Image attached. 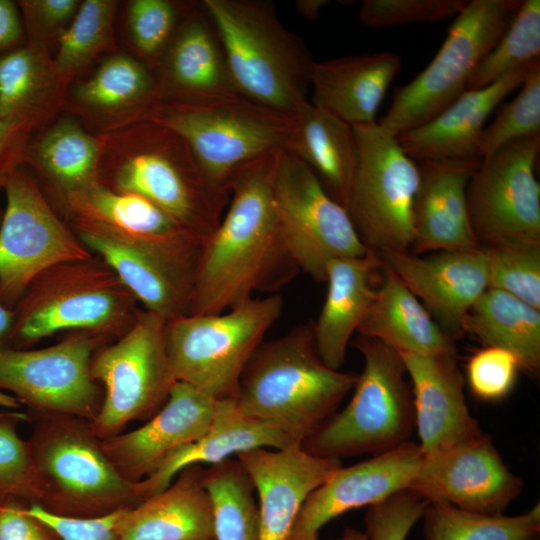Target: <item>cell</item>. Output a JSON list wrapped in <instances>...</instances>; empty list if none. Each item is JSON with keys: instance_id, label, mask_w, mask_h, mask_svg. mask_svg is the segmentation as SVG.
<instances>
[{"instance_id": "1", "label": "cell", "mask_w": 540, "mask_h": 540, "mask_svg": "<svg viewBox=\"0 0 540 540\" xmlns=\"http://www.w3.org/2000/svg\"><path fill=\"white\" fill-rule=\"evenodd\" d=\"M281 152L259 156L230 177V200L202 244L186 315L227 311L256 291L277 290L299 270L283 244L273 196Z\"/></svg>"}, {"instance_id": "2", "label": "cell", "mask_w": 540, "mask_h": 540, "mask_svg": "<svg viewBox=\"0 0 540 540\" xmlns=\"http://www.w3.org/2000/svg\"><path fill=\"white\" fill-rule=\"evenodd\" d=\"M98 182L150 200L203 240L217 228L230 200L187 142L151 120L103 136Z\"/></svg>"}, {"instance_id": "3", "label": "cell", "mask_w": 540, "mask_h": 540, "mask_svg": "<svg viewBox=\"0 0 540 540\" xmlns=\"http://www.w3.org/2000/svg\"><path fill=\"white\" fill-rule=\"evenodd\" d=\"M355 372L329 367L320 357L312 322L257 348L238 388L237 404L247 415L268 422L302 444L337 412L354 389Z\"/></svg>"}, {"instance_id": "4", "label": "cell", "mask_w": 540, "mask_h": 540, "mask_svg": "<svg viewBox=\"0 0 540 540\" xmlns=\"http://www.w3.org/2000/svg\"><path fill=\"white\" fill-rule=\"evenodd\" d=\"M13 310L10 346L25 349L63 331L110 344L131 329L141 309L115 272L92 254L44 270Z\"/></svg>"}, {"instance_id": "5", "label": "cell", "mask_w": 540, "mask_h": 540, "mask_svg": "<svg viewBox=\"0 0 540 540\" xmlns=\"http://www.w3.org/2000/svg\"><path fill=\"white\" fill-rule=\"evenodd\" d=\"M238 92L294 115L305 101L314 60L267 0H203Z\"/></svg>"}, {"instance_id": "6", "label": "cell", "mask_w": 540, "mask_h": 540, "mask_svg": "<svg viewBox=\"0 0 540 540\" xmlns=\"http://www.w3.org/2000/svg\"><path fill=\"white\" fill-rule=\"evenodd\" d=\"M30 421L37 504L43 509L63 516L98 517L142 501L138 482L117 470L89 421L64 415L34 416Z\"/></svg>"}, {"instance_id": "7", "label": "cell", "mask_w": 540, "mask_h": 540, "mask_svg": "<svg viewBox=\"0 0 540 540\" xmlns=\"http://www.w3.org/2000/svg\"><path fill=\"white\" fill-rule=\"evenodd\" d=\"M353 346L362 354L363 370L348 404L301 444L312 455L376 456L410 442L415 431L412 390L399 352L360 334Z\"/></svg>"}, {"instance_id": "8", "label": "cell", "mask_w": 540, "mask_h": 540, "mask_svg": "<svg viewBox=\"0 0 540 540\" xmlns=\"http://www.w3.org/2000/svg\"><path fill=\"white\" fill-rule=\"evenodd\" d=\"M282 308V296L273 293L221 313L184 315L167 322V353L176 381L215 400L236 399L247 363Z\"/></svg>"}, {"instance_id": "9", "label": "cell", "mask_w": 540, "mask_h": 540, "mask_svg": "<svg viewBox=\"0 0 540 540\" xmlns=\"http://www.w3.org/2000/svg\"><path fill=\"white\" fill-rule=\"evenodd\" d=\"M148 120L178 133L208 178L227 190L236 169L264 154L285 151L295 128L294 115L241 94L188 104L159 102Z\"/></svg>"}, {"instance_id": "10", "label": "cell", "mask_w": 540, "mask_h": 540, "mask_svg": "<svg viewBox=\"0 0 540 540\" xmlns=\"http://www.w3.org/2000/svg\"><path fill=\"white\" fill-rule=\"evenodd\" d=\"M522 0H471L455 16L432 61L398 87L379 126L394 137L419 127L464 91L472 73L495 46Z\"/></svg>"}, {"instance_id": "11", "label": "cell", "mask_w": 540, "mask_h": 540, "mask_svg": "<svg viewBox=\"0 0 540 540\" xmlns=\"http://www.w3.org/2000/svg\"><path fill=\"white\" fill-rule=\"evenodd\" d=\"M352 128L357 158L344 208L368 250L409 251L418 165L377 122Z\"/></svg>"}, {"instance_id": "12", "label": "cell", "mask_w": 540, "mask_h": 540, "mask_svg": "<svg viewBox=\"0 0 540 540\" xmlns=\"http://www.w3.org/2000/svg\"><path fill=\"white\" fill-rule=\"evenodd\" d=\"M167 321L141 309L131 329L100 347L91 359V376L103 389L93 433L106 439L131 421H147L166 403L176 379L166 345Z\"/></svg>"}, {"instance_id": "13", "label": "cell", "mask_w": 540, "mask_h": 540, "mask_svg": "<svg viewBox=\"0 0 540 540\" xmlns=\"http://www.w3.org/2000/svg\"><path fill=\"white\" fill-rule=\"evenodd\" d=\"M0 222V305L14 309L29 284L59 263L91 253L55 212L38 181L22 165L4 187Z\"/></svg>"}, {"instance_id": "14", "label": "cell", "mask_w": 540, "mask_h": 540, "mask_svg": "<svg viewBox=\"0 0 540 540\" xmlns=\"http://www.w3.org/2000/svg\"><path fill=\"white\" fill-rule=\"evenodd\" d=\"M273 196L283 244L299 270L324 282L334 259L368 253L345 208L311 169L288 151L279 156Z\"/></svg>"}, {"instance_id": "15", "label": "cell", "mask_w": 540, "mask_h": 540, "mask_svg": "<svg viewBox=\"0 0 540 540\" xmlns=\"http://www.w3.org/2000/svg\"><path fill=\"white\" fill-rule=\"evenodd\" d=\"M107 344L97 336L71 332L41 349H0V392L9 391L26 405L29 418L64 415L91 422L104 395L91 376V359Z\"/></svg>"}, {"instance_id": "16", "label": "cell", "mask_w": 540, "mask_h": 540, "mask_svg": "<svg viewBox=\"0 0 540 540\" xmlns=\"http://www.w3.org/2000/svg\"><path fill=\"white\" fill-rule=\"evenodd\" d=\"M540 134L506 143L481 159L466 189L470 224L480 247L540 241V186L535 168Z\"/></svg>"}, {"instance_id": "17", "label": "cell", "mask_w": 540, "mask_h": 540, "mask_svg": "<svg viewBox=\"0 0 540 540\" xmlns=\"http://www.w3.org/2000/svg\"><path fill=\"white\" fill-rule=\"evenodd\" d=\"M64 221L71 229L105 235L195 275L204 240L142 196L95 182L67 199Z\"/></svg>"}, {"instance_id": "18", "label": "cell", "mask_w": 540, "mask_h": 540, "mask_svg": "<svg viewBox=\"0 0 540 540\" xmlns=\"http://www.w3.org/2000/svg\"><path fill=\"white\" fill-rule=\"evenodd\" d=\"M409 490L427 502L500 515L523 489L488 435L458 448L423 457Z\"/></svg>"}, {"instance_id": "19", "label": "cell", "mask_w": 540, "mask_h": 540, "mask_svg": "<svg viewBox=\"0 0 540 540\" xmlns=\"http://www.w3.org/2000/svg\"><path fill=\"white\" fill-rule=\"evenodd\" d=\"M423 457L419 444L410 441L357 464L341 466L305 500L287 540H321L320 530L332 519L408 489Z\"/></svg>"}, {"instance_id": "20", "label": "cell", "mask_w": 540, "mask_h": 540, "mask_svg": "<svg viewBox=\"0 0 540 540\" xmlns=\"http://www.w3.org/2000/svg\"><path fill=\"white\" fill-rule=\"evenodd\" d=\"M412 382L415 430L424 457L440 454L485 435L471 415L456 349L436 354L400 353Z\"/></svg>"}, {"instance_id": "21", "label": "cell", "mask_w": 540, "mask_h": 540, "mask_svg": "<svg viewBox=\"0 0 540 540\" xmlns=\"http://www.w3.org/2000/svg\"><path fill=\"white\" fill-rule=\"evenodd\" d=\"M158 103L153 71L117 51L69 85L63 112L92 134L104 136L148 120Z\"/></svg>"}, {"instance_id": "22", "label": "cell", "mask_w": 540, "mask_h": 540, "mask_svg": "<svg viewBox=\"0 0 540 540\" xmlns=\"http://www.w3.org/2000/svg\"><path fill=\"white\" fill-rule=\"evenodd\" d=\"M379 256L453 339L461 332L468 310L489 288L487 258L482 247L427 256L410 251L384 252Z\"/></svg>"}, {"instance_id": "23", "label": "cell", "mask_w": 540, "mask_h": 540, "mask_svg": "<svg viewBox=\"0 0 540 540\" xmlns=\"http://www.w3.org/2000/svg\"><path fill=\"white\" fill-rule=\"evenodd\" d=\"M153 73L159 102L188 104L240 94L202 1L184 15Z\"/></svg>"}, {"instance_id": "24", "label": "cell", "mask_w": 540, "mask_h": 540, "mask_svg": "<svg viewBox=\"0 0 540 540\" xmlns=\"http://www.w3.org/2000/svg\"><path fill=\"white\" fill-rule=\"evenodd\" d=\"M236 457L258 496L259 540H287L305 500L342 466L301 445L257 448Z\"/></svg>"}, {"instance_id": "25", "label": "cell", "mask_w": 540, "mask_h": 540, "mask_svg": "<svg viewBox=\"0 0 540 540\" xmlns=\"http://www.w3.org/2000/svg\"><path fill=\"white\" fill-rule=\"evenodd\" d=\"M217 400L176 381L163 407L145 424L101 440L117 470L129 481L151 475L173 451L197 440L209 428Z\"/></svg>"}, {"instance_id": "26", "label": "cell", "mask_w": 540, "mask_h": 540, "mask_svg": "<svg viewBox=\"0 0 540 540\" xmlns=\"http://www.w3.org/2000/svg\"><path fill=\"white\" fill-rule=\"evenodd\" d=\"M480 163L481 159L419 162L411 253L480 247L470 224L466 199L468 182Z\"/></svg>"}, {"instance_id": "27", "label": "cell", "mask_w": 540, "mask_h": 540, "mask_svg": "<svg viewBox=\"0 0 540 540\" xmlns=\"http://www.w3.org/2000/svg\"><path fill=\"white\" fill-rule=\"evenodd\" d=\"M102 149L103 136L92 134L66 112L33 133L24 165L63 220L67 199L98 182Z\"/></svg>"}, {"instance_id": "28", "label": "cell", "mask_w": 540, "mask_h": 540, "mask_svg": "<svg viewBox=\"0 0 540 540\" xmlns=\"http://www.w3.org/2000/svg\"><path fill=\"white\" fill-rule=\"evenodd\" d=\"M529 64L483 88L464 91L433 119L398 135L400 147L418 162L480 159V139L488 117L509 93L520 87Z\"/></svg>"}, {"instance_id": "29", "label": "cell", "mask_w": 540, "mask_h": 540, "mask_svg": "<svg viewBox=\"0 0 540 540\" xmlns=\"http://www.w3.org/2000/svg\"><path fill=\"white\" fill-rule=\"evenodd\" d=\"M292 445L300 444L278 427L245 414L236 399L217 400L207 431L170 453L151 475L139 481V493L142 501L160 493L188 466H210L253 449Z\"/></svg>"}, {"instance_id": "30", "label": "cell", "mask_w": 540, "mask_h": 540, "mask_svg": "<svg viewBox=\"0 0 540 540\" xmlns=\"http://www.w3.org/2000/svg\"><path fill=\"white\" fill-rule=\"evenodd\" d=\"M400 69L401 58L393 52L314 61L310 102L352 127L375 124L379 107Z\"/></svg>"}, {"instance_id": "31", "label": "cell", "mask_w": 540, "mask_h": 540, "mask_svg": "<svg viewBox=\"0 0 540 540\" xmlns=\"http://www.w3.org/2000/svg\"><path fill=\"white\" fill-rule=\"evenodd\" d=\"M381 266L380 256L369 251L360 257L334 259L326 267V296L312 329L320 357L333 369L340 370L345 362L351 337L375 295L373 277Z\"/></svg>"}, {"instance_id": "32", "label": "cell", "mask_w": 540, "mask_h": 540, "mask_svg": "<svg viewBox=\"0 0 540 540\" xmlns=\"http://www.w3.org/2000/svg\"><path fill=\"white\" fill-rule=\"evenodd\" d=\"M100 257L144 310L169 322L187 314L194 274L105 235L72 229Z\"/></svg>"}, {"instance_id": "33", "label": "cell", "mask_w": 540, "mask_h": 540, "mask_svg": "<svg viewBox=\"0 0 540 540\" xmlns=\"http://www.w3.org/2000/svg\"><path fill=\"white\" fill-rule=\"evenodd\" d=\"M203 471L201 465L182 469L165 490L130 508L121 540H215Z\"/></svg>"}, {"instance_id": "34", "label": "cell", "mask_w": 540, "mask_h": 540, "mask_svg": "<svg viewBox=\"0 0 540 540\" xmlns=\"http://www.w3.org/2000/svg\"><path fill=\"white\" fill-rule=\"evenodd\" d=\"M381 271V283L376 287L358 334L400 353L425 355L456 349L454 339L383 262Z\"/></svg>"}, {"instance_id": "35", "label": "cell", "mask_w": 540, "mask_h": 540, "mask_svg": "<svg viewBox=\"0 0 540 540\" xmlns=\"http://www.w3.org/2000/svg\"><path fill=\"white\" fill-rule=\"evenodd\" d=\"M294 119V132L285 151L303 161L344 207L357 158L352 126L308 100L297 108Z\"/></svg>"}, {"instance_id": "36", "label": "cell", "mask_w": 540, "mask_h": 540, "mask_svg": "<svg viewBox=\"0 0 540 540\" xmlns=\"http://www.w3.org/2000/svg\"><path fill=\"white\" fill-rule=\"evenodd\" d=\"M68 87L53 58L16 49L0 59V120L28 121L38 130L63 113Z\"/></svg>"}, {"instance_id": "37", "label": "cell", "mask_w": 540, "mask_h": 540, "mask_svg": "<svg viewBox=\"0 0 540 540\" xmlns=\"http://www.w3.org/2000/svg\"><path fill=\"white\" fill-rule=\"evenodd\" d=\"M461 331L484 346L506 349L521 370L536 375L540 368V309L499 289L487 288L465 315Z\"/></svg>"}, {"instance_id": "38", "label": "cell", "mask_w": 540, "mask_h": 540, "mask_svg": "<svg viewBox=\"0 0 540 540\" xmlns=\"http://www.w3.org/2000/svg\"><path fill=\"white\" fill-rule=\"evenodd\" d=\"M119 3L117 0L81 1L53 57L58 75L68 86L119 51L115 32Z\"/></svg>"}, {"instance_id": "39", "label": "cell", "mask_w": 540, "mask_h": 540, "mask_svg": "<svg viewBox=\"0 0 540 540\" xmlns=\"http://www.w3.org/2000/svg\"><path fill=\"white\" fill-rule=\"evenodd\" d=\"M426 540H540V508L515 516L469 512L428 502L422 517Z\"/></svg>"}, {"instance_id": "40", "label": "cell", "mask_w": 540, "mask_h": 540, "mask_svg": "<svg viewBox=\"0 0 540 540\" xmlns=\"http://www.w3.org/2000/svg\"><path fill=\"white\" fill-rule=\"evenodd\" d=\"M211 499L215 540H259V511L253 484L237 459L203 471Z\"/></svg>"}, {"instance_id": "41", "label": "cell", "mask_w": 540, "mask_h": 540, "mask_svg": "<svg viewBox=\"0 0 540 540\" xmlns=\"http://www.w3.org/2000/svg\"><path fill=\"white\" fill-rule=\"evenodd\" d=\"M540 58V1L522 0L507 28L476 67L467 90L483 88Z\"/></svg>"}, {"instance_id": "42", "label": "cell", "mask_w": 540, "mask_h": 540, "mask_svg": "<svg viewBox=\"0 0 540 540\" xmlns=\"http://www.w3.org/2000/svg\"><path fill=\"white\" fill-rule=\"evenodd\" d=\"M194 3L195 1L177 0L127 1L125 10L127 53L153 71L182 18Z\"/></svg>"}, {"instance_id": "43", "label": "cell", "mask_w": 540, "mask_h": 540, "mask_svg": "<svg viewBox=\"0 0 540 540\" xmlns=\"http://www.w3.org/2000/svg\"><path fill=\"white\" fill-rule=\"evenodd\" d=\"M482 248L489 288L505 291L540 309V241H509Z\"/></svg>"}, {"instance_id": "44", "label": "cell", "mask_w": 540, "mask_h": 540, "mask_svg": "<svg viewBox=\"0 0 540 540\" xmlns=\"http://www.w3.org/2000/svg\"><path fill=\"white\" fill-rule=\"evenodd\" d=\"M520 87L513 100L485 127L478 151L480 159L510 141L540 134V58L529 64Z\"/></svg>"}, {"instance_id": "45", "label": "cell", "mask_w": 540, "mask_h": 540, "mask_svg": "<svg viewBox=\"0 0 540 540\" xmlns=\"http://www.w3.org/2000/svg\"><path fill=\"white\" fill-rule=\"evenodd\" d=\"M30 421L24 412L0 413V498L39 502V489L28 440L17 432L18 423Z\"/></svg>"}, {"instance_id": "46", "label": "cell", "mask_w": 540, "mask_h": 540, "mask_svg": "<svg viewBox=\"0 0 540 540\" xmlns=\"http://www.w3.org/2000/svg\"><path fill=\"white\" fill-rule=\"evenodd\" d=\"M25 46L53 58L81 0H19Z\"/></svg>"}, {"instance_id": "47", "label": "cell", "mask_w": 540, "mask_h": 540, "mask_svg": "<svg viewBox=\"0 0 540 540\" xmlns=\"http://www.w3.org/2000/svg\"><path fill=\"white\" fill-rule=\"evenodd\" d=\"M464 0H364L361 23L369 28H388L412 23H431L456 16Z\"/></svg>"}, {"instance_id": "48", "label": "cell", "mask_w": 540, "mask_h": 540, "mask_svg": "<svg viewBox=\"0 0 540 540\" xmlns=\"http://www.w3.org/2000/svg\"><path fill=\"white\" fill-rule=\"evenodd\" d=\"M519 370L518 359L510 351L484 346L469 358L466 381L472 394L479 400L496 402L513 390Z\"/></svg>"}, {"instance_id": "49", "label": "cell", "mask_w": 540, "mask_h": 540, "mask_svg": "<svg viewBox=\"0 0 540 540\" xmlns=\"http://www.w3.org/2000/svg\"><path fill=\"white\" fill-rule=\"evenodd\" d=\"M427 503L409 489L396 492L367 507L364 533L368 540H406Z\"/></svg>"}, {"instance_id": "50", "label": "cell", "mask_w": 540, "mask_h": 540, "mask_svg": "<svg viewBox=\"0 0 540 540\" xmlns=\"http://www.w3.org/2000/svg\"><path fill=\"white\" fill-rule=\"evenodd\" d=\"M129 509L98 517H71L50 513L32 503L28 512L52 528L61 540H121Z\"/></svg>"}, {"instance_id": "51", "label": "cell", "mask_w": 540, "mask_h": 540, "mask_svg": "<svg viewBox=\"0 0 540 540\" xmlns=\"http://www.w3.org/2000/svg\"><path fill=\"white\" fill-rule=\"evenodd\" d=\"M30 503L0 498V540H61L46 523L28 512Z\"/></svg>"}, {"instance_id": "52", "label": "cell", "mask_w": 540, "mask_h": 540, "mask_svg": "<svg viewBox=\"0 0 540 540\" xmlns=\"http://www.w3.org/2000/svg\"><path fill=\"white\" fill-rule=\"evenodd\" d=\"M36 127L23 120H0V190L12 174L24 165L26 147Z\"/></svg>"}, {"instance_id": "53", "label": "cell", "mask_w": 540, "mask_h": 540, "mask_svg": "<svg viewBox=\"0 0 540 540\" xmlns=\"http://www.w3.org/2000/svg\"><path fill=\"white\" fill-rule=\"evenodd\" d=\"M23 46L25 33L17 2L0 0V59Z\"/></svg>"}, {"instance_id": "54", "label": "cell", "mask_w": 540, "mask_h": 540, "mask_svg": "<svg viewBox=\"0 0 540 540\" xmlns=\"http://www.w3.org/2000/svg\"><path fill=\"white\" fill-rule=\"evenodd\" d=\"M14 322V310L0 305V349L10 346V338Z\"/></svg>"}, {"instance_id": "55", "label": "cell", "mask_w": 540, "mask_h": 540, "mask_svg": "<svg viewBox=\"0 0 540 540\" xmlns=\"http://www.w3.org/2000/svg\"><path fill=\"white\" fill-rule=\"evenodd\" d=\"M328 4V0H298L295 2V7L303 17L313 20L318 17L320 11Z\"/></svg>"}, {"instance_id": "56", "label": "cell", "mask_w": 540, "mask_h": 540, "mask_svg": "<svg viewBox=\"0 0 540 540\" xmlns=\"http://www.w3.org/2000/svg\"><path fill=\"white\" fill-rule=\"evenodd\" d=\"M339 540H368V538L364 532L352 527H346Z\"/></svg>"}, {"instance_id": "57", "label": "cell", "mask_w": 540, "mask_h": 540, "mask_svg": "<svg viewBox=\"0 0 540 540\" xmlns=\"http://www.w3.org/2000/svg\"><path fill=\"white\" fill-rule=\"evenodd\" d=\"M9 402V397L7 394L0 392V405L5 406Z\"/></svg>"}, {"instance_id": "58", "label": "cell", "mask_w": 540, "mask_h": 540, "mask_svg": "<svg viewBox=\"0 0 540 540\" xmlns=\"http://www.w3.org/2000/svg\"><path fill=\"white\" fill-rule=\"evenodd\" d=\"M3 211H4V210L0 207V222H1V220H2Z\"/></svg>"}, {"instance_id": "59", "label": "cell", "mask_w": 540, "mask_h": 540, "mask_svg": "<svg viewBox=\"0 0 540 540\" xmlns=\"http://www.w3.org/2000/svg\"><path fill=\"white\" fill-rule=\"evenodd\" d=\"M1 413V412H0Z\"/></svg>"}]
</instances>
